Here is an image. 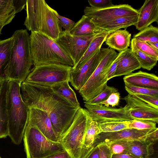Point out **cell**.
<instances>
[{
  "label": "cell",
  "instance_id": "6da1fadb",
  "mask_svg": "<svg viewBox=\"0 0 158 158\" xmlns=\"http://www.w3.org/2000/svg\"><path fill=\"white\" fill-rule=\"evenodd\" d=\"M27 16L24 25L31 32L39 33L56 40L63 31L59 25L58 12L44 0H27Z\"/></svg>",
  "mask_w": 158,
  "mask_h": 158
},
{
  "label": "cell",
  "instance_id": "7a4b0ae2",
  "mask_svg": "<svg viewBox=\"0 0 158 158\" xmlns=\"http://www.w3.org/2000/svg\"><path fill=\"white\" fill-rule=\"evenodd\" d=\"M21 85L17 81H9L6 94L8 136L16 145L20 144L23 139L29 110L22 98Z\"/></svg>",
  "mask_w": 158,
  "mask_h": 158
},
{
  "label": "cell",
  "instance_id": "3957f363",
  "mask_svg": "<svg viewBox=\"0 0 158 158\" xmlns=\"http://www.w3.org/2000/svg\"><path fill=\"white\" fill-rule=\"evenodd\" d=\"M12 36L14 43L5 70V79L21 84L29 74L33 64L29 35L26 30L20 29L16 31Z\"/></svg>",
  "mask_w": 158,
  "mask_h": 158
},
{
  "label": "cell",
  "instance_id": "277c9868",
  "mask_svg": "<svg viewBox=\"0 0 158 158\" xmlns=\"http://www.w3.org/2000/svg\"><path fill=\"white\" fill-rule=\"evenodd\" d=\"M29 41L34 66L55 64L73 67V60L55 40L43 34L31 32Z\"/></svg>",
  "mask_w": 158,
  "mask_h": 158
},
{
  "label": "cell",
  "instance_id": "5b68a950",
  "mask_svg": "<svg viewBox=\"0 0 158 158\" xmlns=\"http://www.w3.org/2000/svg\"><path fill=\"white\" fill-rule=\"evenodd\" d=\"M92 118L86 109L80 107L60 142L70 158H87L93 149L86 148L84 139Z\"/></svg>",
  "mask_w": 158,
  "mask_h": 158
},
{
  "label": "cell",
  "instance_id": "8992f818",
  "mask_svg": "<svg viewBox=\"0 0 158 158\" xmlns=\"http://www.w3.org/2000/svg\"><path fill=\"white\" fill-rule=\"evenodd\" d=\"M23 139L27 158H46L65 150L60 142L49 140L28 121Z\"/></svg>",
  "mask_w": 158,
  "mask_h": 158
},
{
  "label": "cell",
  "instance_id": "52a82bcc",
  "mask_svg": "<svg viewBox=\"0 0 158 158\" xmlns=\"http://www.w3.org/2000/svg\"><path fill=\"white\" fill-rule=\"evenodd\" d=\"M20 93L23 100L29 108L38 109L47 113L59 103H69L55 93L51 86L23 82L21 85Z\"/></svg>",
  "mask_w": 158,
  "mask_h": 158
},
{
  "label": "cell",
  "instance_id": "ba28073f",
  "mask_svg": "<svg viewBox=\"0 0 158 158\" xmlns=\"http://www.w3.org/2000/svg\"><path fill=\"white\" fill-rule=\"evenodd\" d=\"M118 53L110 48L98 67L79 92L85 101L98 96L106 86L108 71L116 59Z\"/></svg>",
  "mask_w": 158,
  "mask_h": 158
},
{
  "label": "cell",
  "instance_id": "9c48e42d",
  "mask_svg": "<svg viewBox=\"0 0 158 158\" xmlns=\"http://www.w3.org/2000/svg\"><path fill=\"white\" fill-rule=\"evenodd\" d=\"M72 68L55 64L34 66L23 82L30 84L51 86L64 81H69Z\"/></svg>",
  "mask_w": 158,
  "mask_h": 158
},
{
  "label": "cell",
  "instance_id": "30bf717a",
  "mask_svg": "<svg viewBox=\"0 0 158 158\" xmlns=\"http://www.w3.org/2000/svg\"><path fill=\"white\" fill-rule=\"evenodd\" d=\"M102 33L76 36L72 35L69 32L63 30L55 41L73 60L74 66L72 68H74L81 58L92 41Z\"/></svg>",
  "mask_w": 158,
  "mask_h": 158
},
{
  "label": "cell",
  "instance_id": "8fae6325",
  "mask_svg": "<svg viewBox=\"0 0 158 158\" xmlns=\"http://www.w3.org/2000/svg\"><path fill=\"white\" fill-rule=\"evenodd\" d=\"M84 13L96 26L120 17H136L138 15V10L127 4L114 5L101 9L86 6Z\"/></svg>",
  "mask_w": 158,
  "mask_h": 158
},
{
  "label": "cell",
  "instance_id": "7c38bea8",
  "mask_svg": "<svg viewBox=\"0 0 158 158\" xmlns=\"http://www.w3.org/2000/svg\"><path fill=\"white\" fill-rule=\"evenodd\" d=\"M80 107H74L69 103L60 102L48 113L53 129L60 142Z\"/></svg>",
  "mask_w": 158,
  "mask_h": 158
},
{
  "label": "cell",
  "instance_id": "4fadbf2b",
  "mask_svg": "<svg viewBox=\"0 0 158 158\" xmlns=\"http://www.w3.org/2000/svg\"><path fill=\"white\" fill-rule=\"evenodd\" d=\"M110 49L101 48L80 67L74 69L72 68L69 82L75 89L79 90L83 87Z\"/></svg>",
  "mask_w": 158,
  "mask_h": 158
},
{
  "label": "cell",
  "instance_id": "5bb4252c",
  "mask_svg": "<svg viewBox=\"0 0 158 158\" xmlns=\"http://www.w3.org/2000/svg\"><path fill=\"white\" fill-rule=\"evenodd\" d=\"M85 106L92 119L98 123L132 120L126 105L119 108L107 107L100 104L97 105L85 104Z\"/></svg>",
  "mask_w": 158,
  "mask_h": 158
},
{
  "label": "cell",
  "instance_id": "9a60e30c",
  "mask_svg": "<svg viewBox=\"0 0 158 158\" xmlns=\"http://www.w3.org/2000/svg\"><path fill=\"white\" fill-rule=\"evenodd\" d=\"M123 99L129 108V113L132 120L139 119L158 123V110L148 104L135 97L128 94Z\"/></svg>",
  "mask_w": 158,
  "mask_h": 158
},
{
  "label": "cell",
  "instance_id": "2e32d148",
  "mask_svg": "<svg viewBox=\"0 0 158 158\" xmlns=\"http://www.w3.org/2000/svg\"><path fill=\"white\" fill-rule=\"evenodd\" d=\"M156 128L144 130L127 128L113 132H101L97 135L93 147H94L100 143L118 140L130 141L146 139L149 134Z\"/></svg>",
  "mask_w": 158,
  "mask_h": 158
},
{
  "label": "cell",
  "instance_id": "e0dca14e",
  "mask_svg": "<svg viewBox=\"0 0 158 158\" xmlns=\"http://www.w3.org/2000/svg\"><path fill=\"white\" fill-rule=\"evenodd\" d=\"M28 122L49 140L54 142H60L53 129L50 120L46 111L37 108H29Z\"/></svg>",
  "mask_w": 158,
  "mask_h": 158
},
{
  "label": "cell",
  "instance_id": "ac0fdd59",
  "mask_svg": "<svg viewBox=\"0 0 158 158\" xmlns=\"http://www.w3.org/2000/svg\"><path fill=\"white\" fill-rule=\"evenodd\" d=\"M138 15L136 29L140 31L154 22H158V0H146L138 10Z\"/></svg>",
  "mask_w": 158,
  "mask_h": 158
},
{
  "label": "cell",
  "instance_id": "d6986e66",
  "mask_svg": "<svg viewBox=\"0 0 158 158\" xmlns=\"http://www.w3.org/2000/svg\"><path fill=\"white\" fill-rule=\"evenodd\" d=\"M117 63L114 77L127 75L141 68L130 48L119 52L116 59Z\"/></svg>",
  "mask_w": 158,
  "mask_h": 158
},
{
  "label": "cell",
  "instance_id": "ffe728a7",
  "mask_svg": "<svg viewBox=\"0 0 158 158\" xmlns=\"http://www.w3.org/2000/svg\"><path fill=\"white\" fill-rule=\"evenodd\" d=\"M123 80L124 83L130 85L158 89V77L153 73L139 71L125 76Z\"/></svg>",
  "mask_w": 158,
  "mask_h": 158
},
{
  "label": "cell",
  "instance_id": "44dd1931",
  "mask_svg": "<svg viewBox=\"0 0 158 158\" xmlns=\"http://www.w3.org/2000/svg\"><path fill=\"white\" fill-rule=\"evenodd\" d=\"M131 37V34L126 29H119L109 34L105 42L109 48L120 52L130 46Z\"/></svg>",
  "mask_w": 158,
  "mask_h": 158
},
{
  "label": "cell",
  "instance_id": "7402d4cb",
  "mask_svg": "<svg viewBox=\"0 0 158 158\" xmlns=\"http://www.w3.org/2000/svg\"><path fill=\"white\" fill-rule=\"evenodd\" d=\"M153 143L147 138L129 141L127 154L136 158H149L154 152Z\"/></svg>",
  "mask_w": 158,
  "mask_h": 158
},
{
  "label": "cell",
  "instance_id": "603a6c76",
  "mask_svg": "<svg viewBox=\"0 0 158 158\" xmlns=\"http://www.w3.org/2000/svg\"><path fill=\"white\" fill-rule=\"evenodd\" d=\"M8 81L5 79L0 88V139L8 136V123L6 106V94Z\"/></svg>",
  "mask_w": 158,
  "mask_h": 158
},
{
  "label": "cell",
  "instance_id": "cb8c5ba5",
  "mask_svg": "<svg viewBox=\"0 0 158 158\" xmlns=\"http://www.w3.org/2000/svg\"><path fill=\"white\" fill-rule=\"evenodd\" d=\"M106 31L96 26L89 18L84 15L75 23L69 33L74 36H82L99 33Z\"/></svg>",
  "mask_w": 158,
  "mask_h": 158
},
{
  "label": "cell",
  "instance_id": "d4e9b609",
  "mask_svg": "<svg viewBox=\"0 0 158 158\" xmlns=\"http://www.w3.org/2000/svg\"><path fill=\"white\" fill-rule=\"evenodd\" d=\"M69 81H64L51 86L53 91L68 102L72 106L80 107L74 91L70 86Z\"/></svg>",
  "mask_w": 158,
  "mask_h": 158
},
{
  "label": "cell",
  "instance_id": "484cf974",
  "mask_svg": "<svg viewBox=\"0 0 158 158\" xmlns=\"http://www.w3.org/2000/svg\"><path fill=\"white\" fill-rule=\"evenodd\" d=\"M114 31H106L100 34L94 38L77 65L72 69L79 67L91 57L99 49L101 48L107 36Z\"/></svg>",
  "mask_w": 158,
  "mask_h": 158
},
{
  "label": "cell",
  "instance_id": "4316f807",
  "mask_svg": "<svg viewBox=\"0 0 158 158\" xmlns=\"http://www.w3.org/2000/svg\"><path fill=\"white\" fill-rule=\"evenodd\" d=\"M137 20L138 16L120 17L97 27L106 31H115L123 28L126 29L130 26L135 25Z\"/></svg>",
  "mask_w": 158,
  "mask_h": 158
},
{
  "label": "cell",
  "instance_id": "83f0119b",
  "mask_svg": "<svg viewBox=\"0 0 158 158\" xmlns=\"http://www.w3.org/2000/svg\"><path fill=\"white\" fill-rule=\"evenodd\" d=\"M12 36L4 40H0V75L5 79V72L9 60L14 43Z\"/></svg>",
  "mask_w": 158,
  "mask_h": 158
},
{
  "label": "cell",
  "instance_id": "f1b7e54d",
  "mask_svg": "<svg viewBox=\"0 0 158 158\" xmlns=\"http://www.w3.org/2000/svg\"><path fill=\"white\" fill-rule=\"evenodd\" d=\"M130 48L138 61L141 68L149 71L156 65L158 60L140 51L132 40Z\"/></svg>",
  "mask_w": 158,
  "mask_h": 158
},
{
  "label": "cell",
  "instance_id": "f546056e",
  "mask_svg": "<svg viewBox=\"0 0 158 158\" xmlns=\"http://www.w3.org/2000/svg\"><path fill=\"white\" fill-rule=\"evenodd\" d=\"M99 133L98 123L92 119L88 125L84 137V144L86 148L94 149L93 145Z\"/></svg>",
  "mask_w": 158,
  "mask_h": 158
},
{
  "label": "cell",
  "instance_id": "4dcf8cb0",
  "mask_svg": "<svg viewBox=\"0 0 158 158\" xmlns=\"http://www.w3.org/2000/svg\"><path fill=\"white\" fill-rule=\"evenodd\" d=\"M133 38L145 42H158V28L151 24L135 34Z\"/></svg>",
  "mask_w": 158,
  "mask_h": 158
},
{
  "label": "cell",
  "instance_id": "1f68e13d",
  "mask_svg": "<svg viewBox=\"0 0 158 158\" xmlns=\"http://www.w3.org/2000/svg\"><path fill=\"white\" fill-rule=\"evenodd\" d=\"M130 121H116L98 123L99 133L117 131L129 128Z\"/></svg>",
  "mask_w": 158,
  "mask_h": 158
},
{
  "label": "cell",
  "instance_id": "d6a6232c",
  "mask_svg": "<svg viewBox=\"0 0 158 158\" xmlns=\"http://www.w3.org/2000/svg\"><path fill=\"white\" fill-rule=\"evenodd\" d=\"M129 141L118 140L106 143L109 147L112 155L128 153Z\"/></svg>",
  "mask_w": 158,
  "mask_h": 158
},
{
  "label": "cell",
  "instance_id": "836d02e7",
  "mask_svg": "<svg viewBox=\"0 0 158 158\" xmlns=\"http://www.w3.org/2000/svg\"><path fill=\"white\" fill-rule=\"evenodd\" d=\"M118 92V89L112 86L106 85L104 89L94 98L87 101L85 104L90 105H97L106 100L112 93Z\"/></svg>",
  "mask_w": 158,
  "mask_h": 158
},
{
  "label": "cell",
  "instance_id": "e575fe53",
  "mask_svg": "<svg viewBox=\"0 0 158 158\" xmlns=\"http://www.w3.org/2000/svg\"><path fill=\"white\" fill-rule=\"evenodd\" d=\"M125 83V88L128 94H147L158 96V89L147 88L134 86Z\"/></svg>",
  "mask_w": 158,
  "mask_h": 158
},
{
  "label": "cell",
  "instance_id": "d590c367",
  "mask_svg": "<svg viewBox=\"0 0 158 158\" xmlns=\"http://www.w3.org/2000/svg\"><path fill=\"white\" fill-rule=\"evenodd\" d=\"M131 40L140 51L158 60V52L153 49L147 42L141 41L134 38Z\"/></svg>",
  "mask_w": 158,
  "mask_h": 158
},
{
  "label": "cell",
  "instance_id": "8d00e7d4",
  "mask_svg": "<svg viewBox=\"0 0 158 158\" xmlns=\"http://www.w3.org/2000/svg\"><path fill=\"white\" fill-rule=\"evenodd\" d=\"M156 123L151 121L134 119L130 120L129 128H133L138 130H144L156 128Z\"/></svg>",
  "mask_w": 158,
  "mask_h": 158
},
{
  "label": "cell",
  "instance_id": "74e56055",
  "mask_svg": "<svg viewBox=\"0 0 158 158\" xmlns=\"http://www.w3.org/2000/svg\"><path fill=\"white\" fill-rule=\"evenodd\" d=\"M133 95L154 108L158 110V96L147 94H134Z\"/></svg>",
  "mask_w": 158,
  "mask_h": 158
},
{
  "label": "cell",
  "instance_id": "f35d334b",
  "mask_svg": "<svg viewBox=\"0 0 158 158\" xmlns=\"http://www.w3.org/2000/svg\"><path fill=\"white\" fill-rule=\"evenodd\" d=\"M90 7L95 9H103L114 5L111 0H89Z\"/></svg>",
  "mask_w": 158,
  "mask_h": 158
},
{
  "label": "cell",
  "instance_id": "ab89813d",
  "mask_svg": "<svg viewBox=\"0 0 158 158\" xmlns=\"http://www.w3.org/2000/svg\"><path fill=\"white\" fill-rule=\"evenodd\" d=\"M120 99V94L118 92L112 93L108 98L100 104L106 106H111L112 107L118 106L119 103Z\"/></svg>",
  "mask_w": 158,
  "mask_h": 158
},
{
  "label": "cell",
  "instance_id": "60d3db41",
  "mask_svg": "<svg viewBox=\"0 0 158 158\" xmlns=\"http://www.w3.org/2000/svg\"><path fill=\"white\" fill-rule=\"evenodd\" d=\"M59 24L61 28H63L66 32H69L74 25L75 22L69 19L58 15Z\"/></svg>",
  "mask_w": 158,
  "mask_h": 158
},
{
  "label": "cell",
  "instance_id": "b9f144b4",
  "mask_svg": "<svg viewBox=\"0 0 158 158\" xmlns=\"http://www.w3.org/2000/svg\"><path fill=\"white\" fill-rule=\"evenodd\" d=\"M14 10L12 0H0V17Z\"/></svg>",
  "mask_w": 158,
  "mask_h": 158
},
{
  "label": "cell",
  "instance_id": "7bdbcfd3",
  "mask_svg": "<svg viewBox=\"0 0 158 158\" xmlns=\"http://www.w3.org/2000/svg\"><path fill=\"white\" fill-rule=\"evenodd\" d=\"M15 14L14 10L0 17V35L3 27L11 22L15 17Z\"/></svg>",
  "mask_w": 158,
  "mask_h": 158
},
{
  "label": "cell",
  "instance_id": "ee69618b",
  "mask_svg": "<svg viewBox=\"0 0 158 158\" xmlns=\"http://www.w3.org/2000/svg\"><path fill=\"white\" fill-rule=\"evenodd\" d=\"M97 146L99 149L100 158H112V154L106 143H100Z\"/></svg>",
  "mask_w": 158,
  "mask_h": 158
},
{
  "label": "cell",
  "instance_id": "f6af8a7d",
  "mask_svg": "<svg viewBox=\"0 0 158 158\" xmlns=\"http://www.w3.org/2000/svg\"><path fill=\"white\" fill-rule=\"evenodd\" d=\"M27 0H12L15 13H19L25 8Z\"/></svg>",
  "mask_w": 158,
  "mask_h": 158
},
{
  "label": "cell",
  "instance_id": "bcb514c9",
  "mask_svg": "<svg viewBox=\"0 0 158 158\" xmlns=\"http://www.w3.org/2000/svg\"><path fill=\"white\" fill-rule=\"evenodd\" d=\"M117 63L116 60L111 65L108 71L107 74V80L114 77V74L116 69Z\"/></svg>",
  "mask_w": 158,
  "mask_h": 158
},
{
  "label": "cell",
  "instance_id": "7dc6e473",
  "mask_svg": "<svg viewBox=\"0 0 158 158\" xmlns=\"http://www.w3.org/2000/svg\"><path fill=\"white\" fill-rule=\"evenodd\" d=\"M147 139L153 143L154 142L157 141L158 139V128L156 127L150 132L148 135Z\"/></svg>",
  "mask_w": 158,
  "mask_h": 158
},
{
  "label": "cell",
  "instance_id": "c3c4849f",
  "mask_svg": "<svg viewBox=\"0 0 158 158\" xmlns=\"http://www.w3.org/2000/svg\"><path fill=\"white\" fill-rule=\"evenodd\" d=\"M69 156L65 151L64 150L53 155L49 156L46 158H69Z\"/></svg>",
  "mask_w": 158,
  "mask_h": 158
},
{
  "label": "cell",
  "instance_id": "681fc988",
  "mask_svg": "<svg viewBox=\"0 0 158 158\" xmlns=\"http://www.w3.org/2000/svg\"><path fill=\"white\" fill-rule=\"evenodd\" d=\"M87 158H100L99 149L97 146L94 148Z\"/></svg>",
  "mask_w": 158,
  "mask_h": 158
},
{
  "label": "cell",
  "instance_id": "f907efd6",
  "mask_svg": "<svg viewBox=\"0 0 158 158\" xmlns=\"http://www.w3.org/2000/svg\"><path fill=\"white\" fill-rule=\"evenodd\" d=\"M112 158H136L129 154H113Z\"/></svg>",
  "mask_w": 158,
  "mask_h": 158
},
{
  "label": "cell",
  "instance_id": "816d5d0a",
  "mask_svg": "<svg viewBox=\"0 0 158 158\" xmlns=\"http://www.w3.org/2000/svg\"><path fill=\"white\" fill-rule=\"evenodd\" d=\"M153 49L158 52V42H147Z\"/></svg>",
  "mask_w": 158,
  "mask_h": 158
},
{
  "label": "cell",
  "instance_id": "f5cc1de1",
  "mask_svg": "<svg viewBox=\"0 0 158 158\" xmlns=\"http://www.w3.org/2000/svg\"><path fill=\"white\" fill-rule=\"evenodd\" d=\"M4 78L2 77L0 75V88L3 81L5 79Z\"/></svg>",
  "mask_w": 158,
  "mask_h": 158
},
{
  "label": "cell",
  "instance_id": "db71d44e",
  "mask_svg": "<svg viewBox=\"0 0 158 158\" xmlns=\"http://www.w3.org/2000/svg\"><path fill=\"white\" fill-rule=\"evenodd\" d=\"M0 158H1V157L0 156Z\"/></svg>",
  "mask_w": 158,
  "mask_h": 158
}]
</instances>
